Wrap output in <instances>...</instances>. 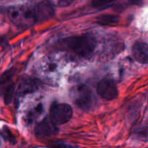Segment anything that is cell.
<instances>
[{
	"instance_id": "17",
	"label": "cell",
	"mask_w": 148,
	"mask_h": 148,
	"mask_svg": "<svg viewBox=\"0 0 148 148\" xmlns=\"http://www.w3.org/2000/svg\"><path fill=\"white\" fill-rule=\"evenodd\" d=\"M56 69H57V65H56L55 63L51 62L50 64H48V70H49L50 72H53Z\"/></svg>"
},
{
	"instance_id": "12",
	"label": "cell",
	"mask_w": 148,
	"mask_h": 148,
	"mask_svg": "<svg viewBox=\"0 0 148 148\" xmlns=\"http://www.w3.org/2000/svg\"><path fill=\"white\" fill-rule=\"evenodd\" d=\"M15 93V85L14 84H10L4 89V98L6 104L11 103Z\"/></svg>"
},
{
	"instance_id": "3",
	"label": "cell",
	"mask_w": 148,
	"mask_h": 148,
	"mask_svg": "<svg viewBox=\"0 0 148 148\" xmlns=\"http://www.w3.org/2000/svg\"><path fill=\"white\" fill-rule=\"evenodd\" d=\"M71 98L79 108L88 111L93 103V95L91 90L85 85H78L70 91Z\"/></svg>"
},
{
	"instance_id": "20",
	"label": "cell",
	"mask_w": 148,
	"mask_h": 148,
	"mask_svg": "<svg viewBox=\"0 0 148 148\" xmlns=\"http://www.w3.org/2000/svg\"><path fill=\"white\" fill-rule=\"evenodd\" d=\"M0 143H1V141H0Z\"/></svg>"
},
{
	"instance_id": "8",
	"label": "cell",
	"mask_w": 148,
	"mask_h": 148,
	"mask_svg": "<svg viewBox=\"0 0 148 148\" xmlns=\"http://www.w3.org/2000/svg\"><path fill=\"white\" fill-rule=\"evenodd\" d=\"M34 6L38 22L46 21L51 18L54 14V10H53V6L48 1H41Z\"/></svg>"
},
{
	"instance_id": "11",
	"label": "cell",
	"mask_w": 148,
	"mask_h": 148,
	"mask_svg": "<svg viewBox=\"0 0 148 148\" xmlns=\"http://www.w3.org/2000/svg\"><path fill=\"white\" fill-rule=\"evenodd\" d=\"M43 111V106H42L41 103L38 104L36 107L33 108L31 111H30L28 112L27 115V122L28 124H30V123L33 122L38 117L40 116L42 114Z\"/></svg>"
},
{
	"instance_id": "10",
	"label": "cell",
	"mask_w": 148,
	"mask_h": 148,
	"mask_svg": "<svg viewBox=\"0 0 148 148\" xmlns=\"http://www.w3.org/2000/svg\"><path fill=\"white\" fill-rule=\"evenodd\" d=\"M120 17L116 14H101L96 18L97 23L101 25H115L119 23Z\"/></svg>"
},
{
	"instance_id": "19",
	"label": "cell",
	"mask_w": 148,
	"mask_h": 148,
	"mask_svg": "<svg viewBox=\"0 0 148 148\" xmlns=\"http://www.w3.org/2000/svg\"><path fill=\"white\" fill-rule=\"evenodd\" d=\"M4 42H5V40H4V39L3 38H1V37H0V45L4 44Z\"/></svg>"
},
{
	"instance_id": "1",
	"label": "cell",
	"mask_w": 148,
	"mask_h": 148,
	"mask_svg": "<svg viewBox=\"0 0 148 148\" xmlns=\"http://www.w3.org/2000/svg\"><path fill=\"white\" fill-rule=\"evenodd\" d=\"M62 46L79 57L90 59L96 47V40L90 35L73 36L62 41Z\"/></svg>"
},
{
	"instance_id": "9",
	"label": "cell",
	"mask_w": 148,
	"mask_h": 148,
	"mask_svg": "<svg viewBox=\"0 0 148 148\" xmlns=\"http://www.w3.org/2000/svg\"><path fill=\"white\" fill-rule=\"evenodd\" d=\"M132 55L139 63L147 64L148 61V46L145 42L137 41L132 47Z\"/></svg>"
},
{
	"instance_id": "7",
	"label": "cell",
	"mask_w": 148,
	"mask_h": 148,
	"mask_svg": "<svg viewBox=\"0 0 148 148\" xmlns=\"http://www.w3.org/2000/svg\"><path fill=\"white\" fill-rule=\"evenodd\" d=\"M40 82L35 78L27 77L23 79L19 84L17 89V95L19 97L24 96L27 94L33 93L38 90Z\"/></svg>"
},
{
	"instance_id": "2",
	"label": "cell",
	"mask_w": 148,
	"mask_h": 148,
	"mask_svg": "<svg viewBox=\"0 0 148 148\" xmlns=\"http://www.w3.org/2000/svg\"><path fill=\"white\" fill-rule=\"evenodd\" d=\"M9 17L19 26H30L38 23L35 6H17L9 9Z\"/></svg>"
},
{
	"instance_id": "16",
	"label": "cell",
	"mask_w": 148,
	"mask_h": 148,
	"mask_svg": "<svg viewBox=\"0 0 148 148\" xmlns=\"http://www.w3.org/2000/svg\"><path fill=\"white\" fill-rule=\"evenodd\" d=\"M75 0H58V5L60 7H66L75 2Z\"/></svg>"
},
{
	"instance_id": "4",
	"label": "cell",
	"mask_w": 148,
	"mask_h": 148,
	"mask_svg": "<svg viewBox=\"0 0 148 148\" xmlns=\"http://www.w3.org/2000/svg\"><path fill=\"white\" fill-rule=\"evenodd\" d=\"M72 115L73 111L69 104L54 103L51 107L50 120L56 126L69 122Z\"/></svg>"
},
{
	"instance_id": "15",
	"label": "cell",
	"mask_w": 148,
	"mask_h": 148,
	"mask_svg": "<svg viewBox=\"0 0 148 148\" xmlns=\"http://www.w3.org/2000/svg\"><path fill=\"white\" fill-rule=\"evenodd\" d=\"M115 0H93L92 6L97 9H103L108 7Z\"/></svg>"
},
{
	"instance_id": "14",
	"label": "cell",
	"mask_w": 148,
	"mask_h": 148,
	"mask_svg": "<svg viewBox=\"0 0 148 148\" xmlns=\"http://www.w3.org/2000/svg\"><path fill=\"white\" fill-rule=\"evenodd\" d=\"M13 76V72L12 69L7 71L4 72L0 77V90H3L4 86H5L7 84H9L12 80V78Z\"/></svg>"
},
{
	"instance_id": "13",
	"label": "cell",
	"mask_w": 148,
	"mask_h": 148,
	"mask_svg": "<svg viewBox=\"0 0 148 148\" xmlns=\"http://www.w3.org/2000/svg\"><path fill=\"white\" fill-rule=\"evenodd\" d=\"M1 134L2 135L3 138L7 141L8 143H11L12 145H15L17 143V140H16L15 137H14V134H12V132H11L10 129H9L7 126H4L1 130Z\"/></svg>"
},
{
	"instance_id": "5",
	"label": "cell",
	"mask_w": 148,
	"mask_h": 148,
	"mask_svg": "<svg viewBox=\"0 0 148 148\" xmlns=\"http://www.w3.org/2000/svg\"><path fill=\"white\" fill-rule=\"evenodd\" d=\"M97 92L106 101H112L119 95V90L115 82L110 79L100 81L97 86Z\"/></svg>"
},
{
	"instance_id": "18",
	"label": "cell",
	"mask_w": 148,
	"mask_h": 148,
	"mask_svg": "<svg viewBox=\"0 0 148 148\" xmlns=\"http://www.w3.org/2000/svg\"><path fill=\"white\" fill-rule=\"evenodd\" d=\"M132 4H140L142 3V0H129Z\"/></svg>"
},
{
	"instance_id": "6",
	"label": "cell",
	"mask_w": 148,
	"mask_h": 148,
	"mask_svg": "<svg viewBox=\"0 0 148 148\" xmlns=\"http://www.w3.org/2000/svg\"><path fill=\"white\" fill-rule=\"evenodd\" d=\"M58 133V128L56 124H53L50 119H45L40 121L35 129V134L38 139L51 137Z\"/></svg>"
}]
</instances>
